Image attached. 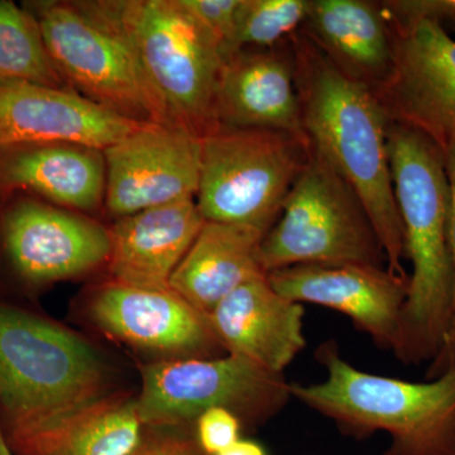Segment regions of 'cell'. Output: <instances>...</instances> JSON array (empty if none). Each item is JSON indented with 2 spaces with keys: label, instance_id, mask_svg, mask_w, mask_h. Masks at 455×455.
I'll use <instances>...</instances> for the list:
<instances>
[{
  "label": "cell",
  "instance_id": "6da1fadb",
  "mask_svg": "<svg viewBox=\"0 0 455 455\" xmlns=\"http://www.w3.org/2000/svg\"><path fill=\"white\" fill-rule=\"evenodd\" d=\"M301 122L311 148L357 193L387 269L410 277L388 157L390 119L372 89L346 76L302 28L291 37Z\"/></svg>",
  "mask_w": 455,
  "mask_h": 455
},
{
  "label": "cell",
  "instance_id": "7a4b0ae2",
  "mask_svg": "<svg viewBox=\"0 0 455 455\" xmlns=\"http://www.w3.org/2000/svg\"><path fill=\"white\" fill-rule=\"evenodd\" d=\"M387 147L406 259L412 268L392 352L401 363L418 366L435 357L454 311L448 180L442 148L420 131L390 122Z\"/></svg>",
  "mask_w": 455,
  "mask_h": 455
},
{
  "label": "cell",
  "instance_id": "3957f363",
  "mask_svg": "<svg viewBox=\"0 0 455 455\" xmlns=\"http://www.w3.org/2000/svg\"><path fill=\"white\" fill-rule=\"evenodd\" d=\"M315 361L324 381L291 383V397L333 421L341 434L390 436L385 455H455V372L424 382L379 376L350 364L337 341H323Z\"/></svg>",
  "mask_w": 455,
  "mask_h": 455
},
{
  "label": "cell",
  "instance_id": "277c9868",
  "mask_svg": "<svg viewBox=\"0 0 455 455\" xmlns=\"http://www.w3.org/2000/svg\"><path fill=\"white\" fill-rule=\"evenodd\" d=\"M110 394V371L79 334L0 304L2 425L44 418Z\"/></svg>",
  "mask_w": 455,
  "mask_h": 455
},
{
  "label": "cell",
  "instance_id": "5b68a950",
  "mask_svg": "<svg viewBox=\"0 0 455 455\" xmlns=\"http://www.w3.org/2000/svg\"><path fill=\"white\" fill-rule=\"evenodd\" d=\"M140 57L167 121L203 139L217 130L220 44L180 0H106Z\"/></svg>",
  "mask_w": 455,
  "mask_h": 455
},
{
  "label": "cell",
  "instance_id": "8992f818",
  "mask_svg": "<svg viewBox=\"0 0 455 455\" xmlns=\"http://www.w3.org/2000/svg\"><path fill=\"white\" fill-rule=\"evenodd\" d=\"M25 8L37 20L68 88L132 121L171 124L106 0L36 2Z\"/></svg>",
  "mask_w": 455,
  "mask_h": 455
},
{
  "label": "cell",
  "instance_id": "52a82bcc",
  "mask_svg": "<svg viewBox=\"0 0 455 455\" xmlns=\"http://www.w3.org/2000/svg\"><path fill=\"white\" fill-rule=\"evenodd\" d=\"M311 152L309 140L289 132L228 127L212 131L202 139L196 197L204 220L267 235Z\"/></svg>",
  "mask_w": 455,
  "mask_h": 455
},
{
  "label": "cell",
  "instance_id": "ba28073f",
  "mask_svg": "<svg viewBox=\"0 0 455 455\" xmlns=\"http://www.w3.org/2000/svg\"><path fill=\"white\" fill-rule=\"evenodd\" d=\"M260 259L267 274L301 265L387 268L381 241L363 203L314 151L276 223L263 238Z\"/></svg>",
  "mask_w": 455,
  "mask_h": 455
},
{
  "label": "cell",
  "instance_id": "9c48e42d",
  "mask_svg": "<svg viewBox=\"0 0 455 455\" xmlns=\"http://www.w3.org/2000/svg\"><path fill=\"white\" fill-rule=\"evenodd\" d=\"M140 421L149 429H194L208 410H229L243 427H257L292 400L284 374L269 372L235 355L164 359L140 367Z\"/></svg>",
  "mask_w": 455,
  "mask_h": 455
},
{
  "label": "cell",
  "instance_id": "30bf717a",
  "mask_svg": "<svg viewBox=\"0 0 455 455\" xmlns=\"http://www.w3.org/2000/svg\"><path fill=\"white\" fill-rule=\"evenodd\" d=\"M104 208L114 220L196 199L202 167V139L178 124L143 123L104 149Z\"/></svg>",
  "mask_w": 455,
  "mask_h": 455
},
{
  "label": "cell",
  "instance_id": "8fae6325",
  "mask_svg": "<svg viewBox=\"0 0 455 455\" xmlns=\"http://www.w3.org/2000/svg\"><path fill=\"white\" fill-rule=\"evenodd\" d=\"M391 28L394 65L377 97L390 122L420 131L443 151L455 140V40L427 20Z\"/></svg>",
  "mask_w": 455,
  "mask_h": 455
},
{
  "label": "cell",
  "instance_id": "7c38bea8",
  "mask_svg": "<svg viewBox=\"0 0 455 455\" xmlns=\"http://www.w3.org/2000/svg\"><path fill=\"white\" fill-rule=\"evenodd\" d=\"M3 244L12 266L28 283L83 276L107 265L110 230L83 212L23 199L3 218Z\"/></svg>",
  "mask_w": 455,
  "mask_h": 455
},
{
  "label": "cell",
  "instance_id": "4fadbf2b",
  "mask_svg": "<svg viewBox=\"0 0 455 455\" xmlns=\"http://www.w3.org/2000/svg\"><path fill=\"white\" fill-rule=\"evenodd\" d=\"M90 319L130 346L172 359L227 355L209 315L171 289H140L108 281L89 301Z\"/></svg>",
  "mask_w": 455,
  "mask_h": 455
},
{
  "label": "cell",
  "instance_id": "5bb4252c",
  "mask_svg": "<svg viewBox=\"0 0 455 455\" xmlns=\"http://www.w3.org/2000/svg\"><path fill=\"white\" fill-rule=\"evenodd\" d=\"M409 280L367 265H301L268 274L284 298L343 314L383 350L396 344Z\"/></svg>",
  "mask_w": 455,
  "mask_h": 455
},
{
  "label": "cell",
  "instance_id": "9a60e30c",
  "mask_svg": "<svg viewBox=\"0 0 455 455\" xmlns=\"http://www.w3.org/2000/svg\"><path fill=\"white\" fill-rule=\"evenodd\" d=\"M142 124L73 89L0 83V148L70 143L104 151Z\"/></svg>",
  "mask_w": 455,
  "mask_h": 455
},
{
  "label": "cell",
  "instance_id": "2e32d148",
  "mask_svg": "<svg viewBox=\"0 0 455 455\" xmlns=\"http://www.w3.org/2000/svg\"><path fill=\"white\" fill-rule=\"evenodd\" d=\"M215 119L218 127L284 131L307 139L291 38L272 49L242 50L224 60Z\"/></svg>",
  "mask_w": 455,
  "mask_h": 455
},
{
  "label": "cell",
  "instance_id": "e0dca14e",
  "mask_svg": "<svg viewBox=\"0 0 455 455\" xmlns=\"http://www.w3.org/2000/svg\"><path fill=\"white\" fill-rule=\"evenodd\" d=\"M304 316V307L278 293L267 275L229 293L209 320L226 353L284 374L307 348Z\"/></svg>",
  "mask_w": 455,
  "mask_h": 455
},
{
  "label": "cell",
  "instance_id": "ac0fdd59",
  "mask_svg": "<svg viewBox=\"0 0 455 455\" xmlns=\"http://www.w3.org/2000/svg\"><path fill=\"white\" fill-rule=\"evenodd\" d=\"M2 427L14 455H130L146 431L137 397L121 392H110L57 414Z\"/></svg>",
  "mask_w": 455,
  "mask_h": 455
},
{
  "label": "cell",
  "instance_id": "d6986e66",
  "mask_svg": "<svg viewBox=\"0 0 455 455\" xmlns=\"http://www.w3.org/2000/svg\"><path fill=\"white\" fill-rule=\"evenodd\" d=\"M205 224L196 199L147 209L110 228V280L140 289H170V280Z\"/></svg>",
  "mask_w": 455,
  "mask_h": 455
},
{
  "label": "cell",
  "instance_id": "ffe728a7",
  "mask_svg": "<svg viewBox=\"0 0 455 455\" xmlns=\"http://www.w3.org/2000/svg\"><path fill=\"white\" fill-rule=\"evenodd\" d=\"M302 31L338 68L377 92L394 65V35L382 3L310 0Z\"/></svg>",
  "mask_w": 455,
  "mask_h": 455
},
{
  "label": "cell",
  "instance_id": "44dd1931",
  "mask_svg": "<svg viewBox=\"0 0 455 455\" xmlns=\"http://www.w3.org/2000/svg\"><path fill=\"white\" fill-rule=\"evenodd\" d=\"M0 188H25L68 211H98L106 202L104 151L70 143L0 148Z\"/></svg>",
  "mask_w": 455,
  "mask_h": 455
},
{
  "label": "cell",
  "instance_id": "7402d4cb",
  "mask_svg": "<svg viewBox=\"0 0 455 455\" xmlns=\"http://www.w3.org/2000/svg\"><path fill=\"white\" fill-rule=\"evenodd\" d=\"M263 238L252 228L205 221L173 272L170 289L209 315L239 286L267 276L260 259Z\"/></svg>",
  "mask_w": 455,
  "mask_h": 455
},
{
  "label": "cell",
  "instance_id": "603a6c76",
  "mask_svg": "<svg viewBox=\"0 0 455 455\" xmlns=\"http://www.w3.org/2000/svg\"><path fill=\"white\" fill-rule=\"evenodd\" d=\"M70 89L57 71L40 25L26 8L0 0V83Z\"/></svg>",
  "mask_w": 455,
  "mask_h": 455
},
{
  "label": "cell",
  "instance_id": "cb8c5ba5",
  "mask_svg": "<svg viewBox=\"0 0 455 455\" xmlns=\"http://www.w3.org/2000/svg\"><path fill=\"white\" fill-rule=\"evenodd\" d=\"M310 0H241L226 57L242 50L272 49L289 41L307 20Z\"/></svg>",
  "mask_w": 455,
  "mask_h": 455
},
{
  "label": "cell",
  "instance_id": "d4e9b609",
  "mask_svg": "<svg viewBox=\"0 0 455 455\" xmlns=\"http://www.w3.org/2000/svg\"><path fill=\"white\" fill-rule=\"evenodd\" d=\"M197 22L208 29L220 44L226 57L235 31L236 13L241 0H180Z\"/></svg>",
  "mask_w": 455,
  "mask_h": 455
},
{
  "label": "cell",
  "instance_id": "484cf974",
  "mask_svg": "<svg viewBox=\"0 0 455 455\" xmlns=\"http://www.w3.org/2000/svg\"><path fill=\"white\" fill-rule=\"evenodd\" d=\"M243 429L242 421L229 410L221 407L204 412L194 427L197 444L206 455L223 453L241 439Z\"/></svg>",
  "mask_w": 455,
  "mask_h": 455
},
{
  "label": "cell",
  "instance_id": "4316f807",
  "mask_svg": "<svg viewBox=\"0 0 455 455\" xmlns=\"http://www.w3.org/2000/svg\"><path fill=\"white\" fill-rule=\"evenodd\" d=\"M391 25L406 26L411 23H455V0H390L381 2Z\"/></svg>",
  "mask_w": 455,
  "mask_h": 455
},
{
  "label": "cell",
  "instance_id": "83f0119b",
  "mask_svg": "<svg viewBox=\"0 0 455 455\" xmlns=\"http://www.w3.org/2000/svg\"><path fill=\"white\" fill-rule=\"evenodd\" d=\"M130 455H206L197 444L196 431L182 429L171 433L145 431L142 442Z\"/></svg>",
  "mask_w": 455,
  "mask_h": 455
},
{
  "label": "cell",
  "instance_id": "f1b7e54d",
  "mask_svg": "<svg viewBox=\"0 0 455 455\" xmlns=\"http://www.w3.org/2000/svg\"><path fill=\"white\" fill-rule=\"evenodd\" d=\"M448 372H455V309L443 335L438 353L429 362L427 379H436Z\"/></svg>",
  "mask_w": 455,
  "mask_h": 455
},
{
  "label": "cell",
  "instance_id": "f546056e",
  "mask_svg": "<svg viewBox=\"0 0 455 455\" xmlns=\"http://www.w3.org/2000/svg\"><path fill=\"white\" fill-rule=\"evenodd\" d=\"M444 166L448 180V238L451 247L454 271V309H455V142H451L444 149Z\"/></svg>",
  "mask_w": 455,
  "mask_h": 455
},
{
  "label": "cell",
  "instance_id": "4dcf8cb0",
  "mask_svg": "<svg viewBox=\"0 0 455 455\" xmlns=\"http://www.w3.org/2000/svg\"><path fill=\"white\" fill-rule=\"evenodd\" d=\"M218 455H267L265 448L252 440L239 439L232 447Z\"/></svg>",
  "mask_w": 455,
  "mask_h": 455
},
{
  "label": "cell",
  "instance_id": "1f68e13d",
  "mask_svg": "<svg viewBox=\"0 0 455 455\" xmlns=\"http://www.w3.org/2000/svg\"><path fill=\"white\" fill-rule=\"evenodd\" d=\"M0 455H14L12 449L9 448L7 439H5L2 423H0Z\"/></svg>",
  "mask_w": 455,
  "mask_h": 455
},
{
  "label": "cell",
  "instance_id": "d6a6232c",
  "mask_svg": "<svg viewBox=\"0 0 455 455\" xmlns=\"http://www.w3.org/2000/svg\"><path fill=\"white\" fill-rule=\"evenodd\" d=\"M453 142H455V140H453Z\"/></svg>",
  "mask_w": 455,
  "mask_h": 455
}]
</instances>
